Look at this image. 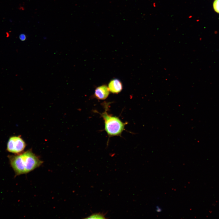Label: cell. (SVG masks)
Wrapping results in <instances>:
<instances>
[{"mask_svg": "<svg viewBox=\"0 0 219 219\" xmlns=\"http://www.w3.org/2000/svg\"><path fill=\"white\" fill-rule=\"evenodd\" d=\"M8 157L16 176L27 174L40 167L43 163V162L30 150Z\"/></svg>", "mask_w": 219, "mask_h": 219, "instance_id": "cell-1", "label": "cell"}, {"mask_svg": "<svg viewBox=\"0 0 219 219\" xmlns=\"http://www.w3.org/2000/svg\"><path fill=\"white\" fill-rule=\"evenodd\" d=\"M101 115L104 122L105 130L109 136L120 135L124 129L125 124L117 117L109 114L105 111Z\"/></svg>", "mask_w": 219, "mask_h": 219, "instance_id": "cell-2", "label": "cell"}, {"mask_svg": "<svg viewBox=\"0 0 219 219\" xmlns=\"http://www.w3.org/2000/svg\"><path fill=\"white\" fill-rule=\"evenodd\" d=\"M26 144L19 136L11 137L7 143V150L10 152L19 154L24 149Z\"/></svg>", "mask_w": 219, "mask_h": 219, "instance_id": "cell-3", "label": "cell"}, {"mask_svg": "<svg viewBox=\"0 0 219 219\" xmlns=\"http://www.w3.org/2000/svg\"><path fill=\"white\" fill-rule=\"evenodd\" d=\"M109 92L108 86L106 85H103L96 87L94 95L95 97L98 99L104 100L108 97Z\"/></svg>", "mask_w": 219, "mask_h": 219, "instance_id": "cell-4", "label": "cell"}, {"mask_svg": "<svg viewBox=\"0 0 219 219\" xmlns=\"http://www.w3.org/2000/svg\"><path fill=\"white\" fill-rule=\"evenodd\" d=\"M109 91L114 94H118L122 90L123 86L121 82L118 79L114 78L111 80L108 85Z\"/></svg>", "mask_w": 219, "mask_h": 219, "instance_id": "cell-5", "label": "cell"}, {"mask_svg": "<svg viewBox=\"0 0 219 219\" xmlns=\"http://www.w3.org/2000/svg\"><path fill=\"white\" fill-rule=\"evenodd\" d=\"M105 214L103 213H98L92 214L90 215L89 216L85 218L86 219H106V218L105 216Z\"/></svg>", "mask_w": 219, "mask_h": 219, "instance_id": "cell-6", "label": "cell"}, {"mask_svg": "<svg viewBox=\"0 0 219 219\" xmlns=\"http://www.w3.org/2000/svg\"><path fill=\"white\" fill-rule=\"evenodd\" d=\"M213 7L215 11L219 13V0H216L214 2Z\"/></svg>", "mask_w": 219, "mask_h": 219, "instance_id": "cell-7", "label": "cell"}, {"mask_svg": "<svg viewBox=\"0 0 219 219\" xmlns=\"http://www.w3.org/2000/svg\"><path fill=\"white\" fill-rule=\"evenodd\" d=\"M20 39L22 41H24L26 38V36L25 34H22L19 35Z\"/></svg>", "mask_w": 219, "mask_h": 219, "instance_id": "cell-8", "label": "cell"}, {"mask_svg": "<svg viewBox=\"0 0 219 219\" xmlns=\"http://www.w3.org/2000/svg\"><path fill=\"white\" fill-rule=\"evenodd\" d=\"M156 211L158 212H160L162 211V209L159 206L156 207Z\"/></svg>", "mask_w": 219, "mask_h": 219, "instance_id": "cell-9", "label": "cell"}]
</instances>
